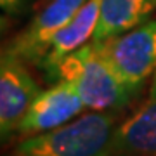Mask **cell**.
<instances>
[{
	"label": "cell",
	"mask_w": 156,
	"mask_h": 156,
	"mask_svg": "<svg viewBox=\"0 0 156 156\" xmlns=\"http://www.w3.org/2000/svg\"><path fill=\"white\" fill-rule=\"evenodd\" d=\"M24 4L26 0H0V7L4 14H9V16H16L24 9Z\"/></svg>",
	"instance_id": "obj_10"
},
{
	"label": "cell",
	"mask_w": 156,
	"mask_h": 156,
	"mask_svg": "<svg viewBox=\"0 0 156 156\" xmlns=\"http://www.w3.org/2000/svg\"><path fill=\"white\" fill-rule=\"evenodd\" d=\"M85 111L87 108L73 83L68 80H59L37 95L19 123L16 135L28 137L49 132L73 122Z\"/></svg>",
	"instance_id": "obj_6"
},
{
	"label": "cell",
	"mask_w": 156,
	"mask_h": 156,
	"mask_svg": "<svg viewBox=\"0 0 156 156\" xmlns=\"http://www.w3.org/2000/svg\"><path fill=\"white\" fill-rule=\"evenodd\" d=\"M99 16L101 0H87L83 7L75 14V17L50 40L47 54L40 64V69H42L47 82H50L57 64L64 57L94 40L95 30L99 24Z\"/></svg>",
	"instance_id": "obj_8"
},
{
	"label": "cell",
	"mask_w": 156,
	"mask_h": 156,
	"mask_svg": "<svg viewBox=\"0 0 156 156\" xmlns=\"http://www.w3.org/2000/svg\"><path fill=\"white\" fill-rule=\"evenodd\" d=\"M59 80L71 82L89 111L118 113L140 94L139 89L127 85L113 71L92 42L57 64L50 83Z\"/></svg>",
	"instance_id": "obj_2"
},
{
	"label": "cell",
	"mask_w": 156,
	"mask_h": 156,
	"mask_svg": "<svg viewBox=\"0 0 156 156\" xmlns=\"http://www.w3.org/2000/svg\"><path fill=\"white\" fill-rule=\"evenodd\" d=\"M113 156H156V73L140 104L118 122Z\"/></svg>",
	"instance_id": "obj_7"
},
{
	"label": "cell",
	"mask_w": 156,
	"mask_h": 156,
	"mask_svg": "<svg viewBox=\"0 0 156 156\" xmlns=\"http://www.w3.org/2000/svg\"><path fill=\"white\" fill-rule=\"evenodd\" d=\"M92 44L113 71L134 89L142 90L156 73V19Z\"/></svg>",
	"instance_id": "obj_3"
},
{
	"label": "cell",
	"mask_w": 156,
	"mask_h": 156,
	"mask_svg": "<svg viewBox=\"0 0 156 156\" xmlns=\"http://www.w3.org/2000/svg\"><path fill=\"white\" fill-rule=\"evenodd\" d=\"M116 115L83 113L59 128L23 137L5 156H113Z\"/></svg>",
	"instance_id": "obj_1"
},
{
	"label": "cell",
	"mask_w": 156,
	"mask_h": 156,
	"mask_svg": "<svg viewBox=\"0 0 156 156\" xmlns=\"http://www.w3.org/2000/svg\"><path fill=\"white\" fill-rule=\"evenodd\" d=\"M156 12V0H101V16L92 42H102L147 23Z\"/></svg>",
	"instance_id": "obj_9"
},
{
	"label": "cell",
	"mask_w": 156,
	"mask_h": 156,
	"mask_svg": "<svg viewBox=\"0 0 156 156\" xmlns=\"http://www.w3.org/2000/svg\"><path fill=\"white\" fill-rule=\"evenodd\" d=\"M42 90L30 66L5 47L0 56V134L9 140Z\"/></svg>",
	"instance_id": "obj_5"
},
{
	"label": "cell",
	"mask_w": 156,
	"mask_h": 156,
	"mask_svg": "<svg viewBox=\"0 0 156 156\" xmlns=\"http://www.w3.org/2000/svg\"><path fill=\"white\" fill-rule=\"evenodd\" d=\"M87 0H47L31 21L9 44L7 50L16 54L28 66L40 68L50 40L71 21Z\"/></svg>",
	"instance_id": "obj_4"
}]
</instances>
